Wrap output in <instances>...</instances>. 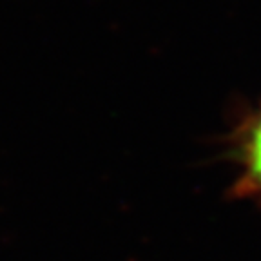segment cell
I'll return each mask as SVG.
<instances>
[{"label":"cell","instance_id":"cell-1","mask_svg":"<svg viewBox=\"0 0 261 261\" xmlns=\"http://www.w3.org/2000/svg\"><path fill=\"white\" fill-rule=\"evenodd\" d=\"M227 152L236 165L230 196L261 201V100L236 120L227 136Z\"/></svg>","mask_w":261,"mask_h":261}]
</instances>
